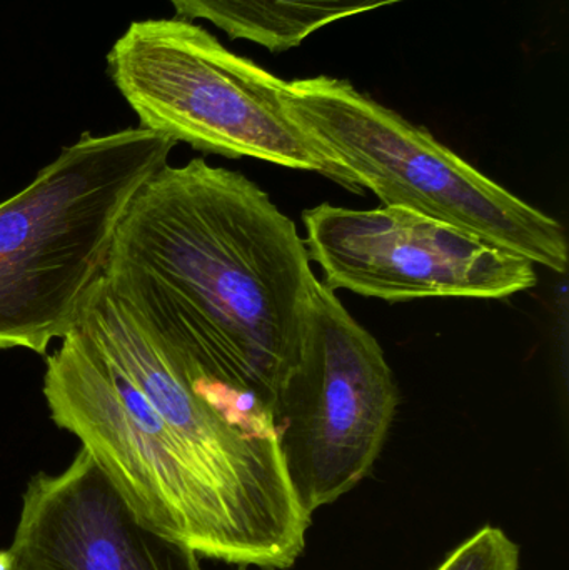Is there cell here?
I'll use <instances>...</instances> for the list:
<instances>
[{
  "mask_svg": "<svg viewBox=\"0 0 569 570\" xmlns=\"http://www.w3.org/2000/svg\"><path fill=\"white\" fill-rule=\"evenodd\" d=\"M104 277L187 384L269 414L317 279L296 224L253 180L166 164L130 200Z\"/></svg>",
  "mask_w": 569,
  "mask_h": 570,
  "instance_id": "1",
  "label": "cell"
},
{
  "mask_svg": "<svg viewBox=\"0 0 569 570\" xmlns=\"http://www.w3.org/2000/svg\"><path fill=\"white\" fill-rule=\"evenodd\" d=\"M436 570H520V548L501 529L474 532Z\"/></svg>",
  "mask_w": 569,
  "mask_h": 570,
  "instance_id": "11",
  "label": "cell"
},
{
  "mask_svg": "<svg viewBox=\"0 0 569 570\" xmlns=\"http://www.w3.org/2000/svg\"><path fill=\"white\" fill-rule=\"evenodd\" d=\"M43 397L53 424L79 439L144 524L197 556L259 568L183 442L124 368L77 327L47 357Z\"/></svg>",
  "mask_w": 569,
  "mask_h": 570,
  "instance_id": "5",
  "label": "cell"
},
{
  "mask_svg": "<svg viewBox=\"0 0 569 570\" xmlns=\"http://www.w3.org/2000/svg\"><path fill=\"white\" fill-rule=\"evenodd\" d=\"M286 106L354 190L370 189L384 207L450 224L534 266L567 273V234L557 219L347 80L320 76L287 82Z\"/></svg>",
  "mask_w": 569,
  "mask_h": 570,
  "instance_id": "3",
  "label": "cell"
},
{
  "mask_svg": "<svg viewBox=\"0 0 569 570\" xmlns=\"http://www.w3.org/2000/svg\"><path fill=\"white\" fill-rule=\"evenodd\" d=\"M306 247L324 285L387 302L507 298L538 283L534 264L401 207L321 204L304 210Z\"/></svg>",
  "mask_w": 569,
  "mask_h": 570,
  "instance_id": "8",
  "label": "cell"
},
{
  "mask_svg": "<svg viewBox=\"0 0 569 570\" xmlns=\"http://www.w3.org/2000/svg\"><path fill=\"white\" fill-rule=\"evenodd\" d=\"M0 570H22L9 551H0Z\"/></svg>",
  "mask_w": 569,
  "mask_h": 570,
  "instance_id": "12",
  "label": "cell"
},
{
  "mask_svg": "<svg viewBox=\"0 0 569 570\" xmlns=\"http://www.w3.org/2000/svg\"><path fill=\"white\" fill-rule=\"evenodd\" d=\"M7 551L22 570H203L196 552L150 529L87 449L22 495Z\"/></svg>",
  "mask_w": 569,
  "mask_h": 570,
  "instance_id": "9",
  "label": "cell"
},
{
  "mask_svg": "<svg viewBox=\"0 0 569 570\" xmlns=\"http://www.w3.org/2000/svg\"><path fill=\"white\" fill-rule=\"evenodd\" d=\"M176 144L143 127L82 134L0 204V348L43 355L77 327L130 200Z\"/></svg>",
  "mask_w": 569,
  "mask_h": 570,
  "instance_id": "2",
  "label": "cell"
},
{
  "mask_svg": "<svg viewBox=\"0 0 569 570\" xmlns=\"http://www.w3.org/2000/svg\"><path fill=\"white\" fill-rule=\"evenodd\" d=\"M398 404L383 348L336 292L316 281L300 358L269 407L284 471L311 518L370 474Z\"/></svg>",
  "mask_w": 569,
  "mask_h": 570,
  "instance_id": "7",
  "label": "cell"
},
{
  "mask_svg": "<svg viewBox=\"0 0 569 570\" xmlns=\"http://www.w3.org/2000/svg\"><path fill=\"white\" fill-rule=\"evenodd\" d=\"M77 328L136 382L203 472L259 559V569L294 566L311 515L294 494L266 409L226 404L187 384L150 332L100 277Z\"/></svg>",
  "mask_w": 569,
  "mask_h": 570,
  "instance_id": "6",
  "label": "cell"
},
{
  "mask_svg": "<svg viewBox=\"0 0 569 570\" xmlns=\"http://www.w3.org/2000/svg\"><path fill=\"white\" fill-rule=\"evenodd\" d=\"M183 19L209 20L233 39L281 53L337 20L403 0H169Z\"/></svg>",
  "mask_w": 569,
  "mask_h": 570,
  "instance_id": "10",
  "label": "cell"
},
{
  "mask_svg": "<svg viewBox=\"0 0 569 570\" xmlns=\"http://www.w3.org/2000/svg\"><path fill=\"white\" fill-rule=\"evenodd\" d=\"M107 72L143 129L207 154L323 174L354 190L291 116L286 80L189 20L130 23L107 53Z\"/></svg>",
  "mask_w": 569,
  "mask_h": 570,
  "instance_id": "4",
  "label": "cell"
}]
</instances>
